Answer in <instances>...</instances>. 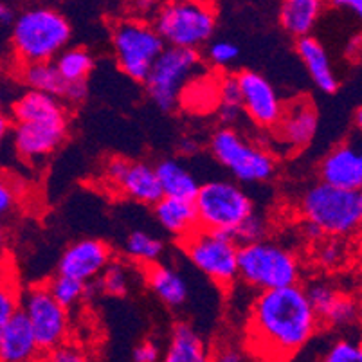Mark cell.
<instances>
[{
	"label": "cell",
	"instance_id": "cell-1",
	"mask_svg": "<svg viewBox=\"0 0 362 362\" xmlns=\"http://www.w3.org/2000/svg\"><path fill=\"white\" fill-rule=\"evenodd\" d=\"M319 327L301 285L258 292L247 317L245 346L262 362H288Z\"/></svg>",
	"mask_w": 362,
	"mask_h": 362
},
{
	"label": "cell",
	"instance_id": "cell-2",
	"mask_svg": "<svg viewBox=\"0 0 362 362\" xmlns=\"http://www.w3.org/2000/svg\"><path fill=\"white\" fill-rule=\"evenodd\" d=\"M299 213L303 222L312 223L322 236L348 240L361 229L362 195L315 182L299 199Z\"/></svg>",
	"mask_w": 362,
	"mask_h": 362
},
{
	"label": "cell",
	"instance_id": "cell-3",
	"mask_svg": "<svg viewBox=\"0 0 362 362\" xmlns=\"http://www.w3.org/2000/svg\"><path fill=\"white\" fill-rule=\"evenodd\" d=\"M71 24L52 8H33L13 22L11 45L21 65L54 62L71 40Z\"/></svg>",
	"mask_w": 362,
	"mask_h": 362
},
{
	"label": "cell",
	"instance_id": "cell-4",
	"mask_svg": "<svg viewBox=\"0 0 362 362\" xmlns=\"http://www.w3.org/2000/svg\"><path fill=\"white\" fill-rule=\"evenodd\" d=\"M301 272L299 256L283 243L265 238L238 247V279L255 291L294 287Z\"/></svg>",
	"mask_w": 362,
	"mask_h": 362
},
{
	"label": "cell",
	"instance_id": "cell-5",
	"mask_svg": "<svg viewBox=\"0 0 362 362\" xmlns=\"http://www.w3.org/2000/svg\"><path fill=\"white\" fill-rule=\"evenodd\" d=\"M151 25L166 47L199 51L215 35L216 13L207 0H164Z\"/></svg>",
	"mask_w": 362,
	"mask_h": 362
},
{
	"label": "cell",
	"instance_id": "cell-6",
	"mask_svg": "<svg viewBox=\"0 0 362 362\" xmlns=\"http://www.w3.org/2000/svg\"><path fill=\"white\" fill-rule=\"evenodd\" d=\"M209 150L238 184H262L274 177L278 164L269 148L249 139L233 127H222L209 139Z\"/></svg>",
	"mask_w": 362,
	"mask_h": 362
},
{
	"label": "cell",
	"instance_id": "cell-7",
	"mask_svg": "<svg viewBox=\"0 0 362 362\" xmlns=\"http://www.w3.org/2000/svg\"><path fill=\"white\" fill-rule=\"evenodd\" d=\"M193 206L200 229L231 236L236 227L255 211V204L242 184L227 179L200 184Z\"/></svg>",
	"mask_w": 362,
	"mask_h": 362
},
{
	"label": "cell",
	"instance_id": "cell-8",
	"mask_svg": "<svg viewBox=\"0 0 362 362\" xmlns=\"http://www.w3.org/2000/svg\"><path fill=\"white\" fill-rule=\"evenodd\" d=\"M164 47V42L146 18H123L112 28V49L117 67L134 81L144 83Z\"/></svg>",
	"mask_w": 362,
	"mask_h": 362
},
{
	"label": "cell",
	"instance_id": "cell-9",
	"mask_svg": "<svg viewBox=\"0 0 362 362\" xmlns=\"http://www.w3.org/2000/svg\"><path fill=\"white\" fill-rule=\"evenodd\" d=\"M200 64L202 58L199 51L164 47L144 80L148 98L159 110H175L177 105L180 103L184 88L193 80Z\"/></svg>",
	"mask_w": 362,
	"mask_h": 362
},
{
	"label": "cell",
	"instance_id": "cell-10",
	"mask_svg": "<svg viewBox=\"0 0 362 362\" xmlns=\"http://www.w3.org/2000/svg\"><path fill=\"white\" fill-rule=\"evenodd\" d=\"M184 255L199 272L222 288H231L238 281V243L227 233L197 229L180 240Z\"/></svg>",
	"mask_w": 362,
	"mask_h": 362
},
{
	"label": "cell",
	"instance_id": "cell-11",
	"mask_svg": "<svg viewBox=\"0 0 362 362\" xmlns=\"http://www.w3.org/2000/svg\"><path fill=\"white\" fill-rule=\"evenodd\" d=\"M21 310L28 317L36 344L44 351V355L69 341L71 334L69 310L54 301L45 283L33 285L22 292Z\"/></svg>",
	"mask_w": 362,
	"mask_h": 362
},
{
	"label": "cell",
	"instance_id": "cell-12",
	"mask_svg": "<svg viewBox=\"0 0 362 362\" xmlns=\"http://www.w3.org/2000/svg\"><path fill=\"white\" fill-rule=\"evenodd\" d=\"M103 180L119 195L144 206H153L163 197L156 168L143 160L110 157L103 166Z\"/></svg>",
	"mask_w": 362,
	"mask_h": 362
},
{
	"label": "cell",
	"instance_id": "cell-13",
	"mask_svg": "<svg viewBox=\"0 0 362 362\" xmlns=\"http://www.w3.org/2000/svg\"><path fill=\"white\" fill-rule=\"evenodd\" d=\"M69 136V116L56 119L16 123L13 128V146L28 163L36 164L54 153Z\"/></svg>",
	"mask_w": 362,
	"mask_h": 362
},
{
	"label": "cell",
	"instance_id": "cell-14",
	"mask_svg": "<svg viewBox=\"0 0 362 362\" xmlns=\"http://www.w3.org/2000/svg\"><path fill=\"white\" fill-rule=\"evenodd\" d=\"M242 96V110L259 128L274 130L283 114V101L265 76L255 71H242L236 74Z\"/></svg>",
	"mask_w": 362,
	"mask_h": 362
},
{
	"label": "cell",
	"instance_id": "cell-15",
	"mask_svg": "<svg viewBox=\"0 0 362 362\" xmlns=\"http://www.w3.org/2000/svg\"><path fill=\"white\" fill-rule=\"evenodd\" d=\"M319 117L314 103L308 98H298L283 107L281 119L272 130L276 143L283 153H296L312 143L317 132Z\"/></svg>",
	"mask_w": 362,
	"mask_h": 362
},
{
	"label": "cell",
	"instance_id": "cell-16",
	"mask_svg": "<svg viewBox=\"0 0 362 362\" xmlns=\"http://www.w3.org/2000/svg\"><path fill=\"white\" fill-rule=\"evenodd\" d=\"M114 259L112 249L103 240L83 238L71 243L58 263V274L90 285L92 279L100 278L105 267Z\"/></svg>",
	"mask_w": 362,
	"mask_h": 362
},
{
	"label": "cell",
	"instance_id": "cell-17",
	"mask_svg": "<svg viewBox=\"0 0 362 362\" xmlns=\"http://www.w3.org/2000/svg\"><path fill=\"white\" fill-rule=\"evenodd\" d=\"M319 182L339 189L361 192L362 187V151L357 143L337 144L319 164Z\"/></svg>",
	"mask_w": 362,
	"mask_h": 362
},
{
	"label": "cell",
	"instance_id": "cell-18",
	"mask_svg": "<svg viewBox=\"0 0 362 362\" xmlns=\"http://www.w3.org/2000/svg\"><path fill=\"white\" fill-rule=\"evenodd\" d=\"M44 351L36 344L24 312L18 310L0 337V362H42Z\"/></svg>",
	"mask_w": 362,
	"mask_h": 362
},
{
	"label": "cell",
	"instance_id": "cell-19",
	"mask_svg": "<svg viewBox=\"0 0 362 362\" xmlns=\"http://www.w3.org/2000/svg\"><path fill=\"white\" fill-rule=\"evenodd\" d=\"M296 51H298L303 65L307 67L308 76H310L319 90L327 92V94L337 92L339 80L335 76L334 65H332L330 56H328L325 45L317 38H314L312 35L299 38L296 42Z\"/></svg>",
	"mask_w": 362,
	"mask_h": 362
},
{
	"label": "cell",
	"instance_id": "cell-20",
	"mask_svg": "<svg viewBox=\"0 0 362 362\" xmlns=\"http://www.w3.org/2000/svg\"><path fill=\"white\" fill-rule=\"evenodd\" d=\"M144 278L153 294L170 308H180L189 298L187 281L177 269L166 263L144 267Z\"/></svg>",
	"mask_w": 362,
	"mask_h": 362
},
{
	"label": "cell",
	"instance_id": "cell-21",
	"mask_svg": "<svg viewBox=\"0 0 362 362\" xmlns=\"http://www.w3.org/2000/svg\"><path fill=\"white\" fill-rule=\"evenodd\" d=\"M153 215L164 231L175 236L177 240H184L199 229L197 213L193 202L170 197H160L153 204Z\"/></svg>",
	"mask_w": 362,
	"mask_h": 362
},
{
	"label": "cell",
	"instance_id": "cell-22",
	"mask_svg": "<svg viewBox=\"0 0 362 362\" xmlns=\"http://www.w3.org/2000/svg\"><path fill=\"white\" fill-rule=\"evenodd\" d=\"M325 11V0H281L279 25L294 38L310 36Z\"/></svg>",
	"mask_w": 362,
	"mask_h": 362
},
{
	"label": "cell",
	"instance_id": "cell-23",
	"mask_svg": "<svg viewBox=\"0 0 362 362\" xmlns=\"http://www.w3.org/2000/svg\"><path fill=\"white\" fill-rule=\"evenodd\" d=\"M209 358L211 351L199 332L187 322H177L160 362H209Z\"/></svg>",
	"mask_w": 362,
	"mask_h": 362
},
{
	"label": "cell",
	"instance_id": "cell-24",
	"mask_svg": "<svg viewBox=\"0 0 362 362\" xmlns=\"http://www.w3.org/2000/svg\"><path fill=\"white\" fill-rule=\"evenodd\" d=\"M153 168H156V175L159 180L163 197L187 200V202L195 200L200 182L180 160L164 159Z\"/></svg>",
	"mask_w": 362,
	"mask_h": 362
},
{
	"label": "cell",
	"instance_id": "cell-25",
	"mask_svg": "<svg viewBox=\"0 0 362 362\" xmlns=\"http://www.w3.org/2000/svg\"><path fill=\"white\" fill-rule=\"evenodd\" d=\"M69 116L67 107L62 100L44 92H24L11 107V117L16 123H35V121L56 119Z\"/></svg>",
	"mask_w": 362,
	"mask_h": 362
},
{
	"label": "cell",
	"instance_id": "cell-26",
	"mask_svg": "<svg viewBox=\"0 0 362 362\" xmlns=\"http://www.w3.org/2000/svg\"><path fill=\"white\" fill-rule=\"evenodd\" d=\"M21 80L28 87V90L44 92V94L54 96L58 100L64 98L65 87H67L52 62L21 65Z\"/></svg>",
	"mask_w": 362,
	"mask_h": 362
},
{
	"label": "cell",
	"instance_id": "cell-27",
	"mask_svg": "<svg viewBox=\"0 0 362 362\" xmlns=\"http://www.w3.org/2000/svg\"><path fill=\"white\" fill-rule=\"evenodd\" d=\"M52 64L56 71L60 72L65 83H74V81H87L88 74L94 69V58L87 49L71 47L64 49Z\"/></svg>",
	"mask_w": 362,
	"mask_h": 362
},
{
	"label": "cell",
	"instance_id": "cell-28",
	"mask_svg": "<svg viewBox=\"0 0 362 362\" xmlns=\"http://www.w3.org/2000/svg\"><path fill=\"white\" fill-rule=\"evenodd\" d=\"M124 255L143 267L153 265L163 258L164 243L163 240L146 231H134L124 242Z\"/></svg>",
	"mask_w": 362,
	"mask_h": 362
},
{
	"label": "cell",
	"instance_id": "cell-29",
	"mask_svg": "<svg viewBox=\"0 0 362 362\" xmlns=\"http://www.w3.org/2000/svg\"><path fill=\"white\" fill-rule=\"evenodd\" d=\"M216 94H218V117L223 127H231L238 123L242 117V96L236 74L222 76L216 81Z\"/></svg>",
	"mask_w": 362,
	"mask_h": 362
},
{
	"label": "cell",
	"instance_id": "cell-30",
	"mask_svg": "<svg viewBox=\"0 0 362 362\" xmlns=\"http://www.w3.org/2000/svg\"><path fill=\"white\" fill-rule=\"evenodd\" d=\"M358 315H361L358 299L350 292L341 291L328 310L321 315L319 322L332 328H350L357 325Z\"/></svg>",
	"mask_w": 362,
	"mask_h": 362
},
{
	"label": "cell",
	"instance_id": "cell-31",
	"mask_svg": "<svg viewBox=\"0 0 362 362\" xmlns=\"http://www.w3.org/2000/svg\"><path fill=\"white\" fill-rule=\"evenodd\" d=\"M351 251L346 238H335V236H325L315 242L314 259L325 271H341L350 259Z\"/></svg>",
	"mask_w": 362,
	"mask_h": 362
},
{
	"label": "cell",
	"instance_id": "cell-32",
	"mask_svg": "<svg viewBox=\"0 0 362 362\" xmlns=\"http://www.w3.org/2000/svg\"><path fill=\"white\" fill-rule=\"evenodd\" d=\"M45 285H47L49 292L54 298V301L60 307H64L65 310H71V308L78 307L88 294V285L78 281V279L67 278V276H54Z\"/></svg>",
	"mask_w": 362,
	"mask_h": 362
},
{
	"label": "cell",
	"instance_id": "cell-33",
	"mask_svg": "<svg viewBox=\"0 0 362 362\" xmlns=\"http://www.w3.org/2000/svg\"><path fill=\"white\" fill-rule=\"evenodd\" d=\"M130 269L119 259H112L98 278V288L112 298H124L130 291Z\"/></svg>",
	"mask_w": 362,
	"mask_h": 362
},
{
	"label": "cell",
	"instance_id": "cell-34",
	"mask_svg": "<svg viewBox=\"0 0 362 362\" xmlns=\"http://www.w3.org/2000/svg\"><path fill=\"white\" fill-rule=\"evenodd\" d=\"M22 288L11 278L8 271H0V337L4 334L8 322L21 310Z\"/></svg>",
	"mask_w": 362,
	"mask_h": 362
},
{
	"label": "cell",
	"instance_id": "cell-35",
	"mask_svg": "<svg viewBox=\"0 0 362 362\" xmlns=\"http://www.w3.org/2000/svg\"><path fill=\"white\" fill-rule=\"evenodd\" d=\"M267 233H269V223L263 218L262 215H258L256 211H252L251 215L247 216L242 223L235 229L233 233V240L240 245H247V243H256L262 242L267 238Z\"/></svg>",
	"mask_w": 362,
	"mask_h": 362
},
{
	"label": "cell",
	"instance_id": "cell-36",
	"mask_svg": "<svg viewBox=\"0 0 362 362\" xmlns=\"http://www.w3.org/2000/svg\"><path fill=\"white\" fill-rule=\"evenodd\" d=\"M319 362H362V346L355 339H339L322 354Z\"/></svg>",
	"mask_w": 362,
	"mask_h": 362
},
{
	"label": "cell",
	"instance_id": "cell-37",
	"mask_svg": "<svg viewBox=\"0 0 362 362\" xmlns=\"http://www.w3.org/2000/svg\"><path fill=\"white\" fill-rule=\"evenodd\" d=\"M18 195L21 192L15 180L9 179L6 173H0V223H4L13 215L18 204Z\"/></svg>",
	"mask_w": 362,
	"mask_h": 362
},
{
	"label": "cell",
	"instance_id": "cell-38",
	"mask_svg": "<svg viewBox=\"0 0 362 362\" xmlns=\"http://www.w3.org/2000/svg\"><path fill=\"white\" fill-rule=\"evenodd\" d=\"M238 56L240 49L238 45L233 44V42H213V44L207 47V58H209V62H211L215 67H227V65H231Z\"/></svg>",
	"mask_w": 362,
	"mask_h": 362
},
{
	"label": "cell",
	"instance_id": "cell-39",
	"mask_svg": "<svg viewBox=\"0 0 362 362\" xmlns=\"http://www.w3.org/2000/svg\"><path fill=\"white\" fill-rule=\"evenodd\" d=\"M42 362H90V358H88L87 351L83 348L76 346V344L67 341L62 346L45 354Z\"/></svg>",
	"mask_w": 362,
	"mask_h": 362
},
{
	"label": "cell",
	"instance_id": "cell-40",
	"mask_svg": "<svg viewBox=\"0 0 362 362\" xmlns=\"http://www.w3.org/2000/svg\"><path fill=\"white\" fill-rule=\"evenodd\" d=\"M163 351L156 341L146 339L134 350V362H160Z\"/></svg>",
	"mask_w": 362,
	"mask_h": 362
},
{
	"label": "cell",
	"instance_id": "cell-41",
	"mask_svg": "<svg viewBox=\"0 0 362 362\" xmlns=\"http://www.w3.org/2000/svg\"><path fill=\"white\" fill-rule=\"evenodd\" d=\"M87 81H74V83H67L62 101L67 105H80L87 100Z\"/></svg>",
	"mask_w": 362,
	"mask_h": 362
},
{
	"label": "cell",
	"instance_id": "cell-42",
	"mask_svg": "<svg viewBox=\"0 0 362 362\" xmlns=\"http://www.w3.org/2000/svg\"><path fill=\"white\" fill-rule=\"evenodd\" d=\"M209 362H243V354L236 346H222L211 355Z\"/></svg>",
	"mask_w": 362,
	"mask_h": 362
},
{
	"label": "cell",
	"instance_id": "cell-43",
	"mask_svg": "<svg viewBox=\"0 0 362 362\" xmlns=\"http://www.w3.org/2000/svg\"><path fill=\"white\" fill-rule=\"evenodd\" d=\"M163 2L164 0H132V6L139 15H156Z\"/></svg>",
	"mask_w": 362,
	"mask_h": 362
},
{
	"label": "cell",
	"instance_id": "cell-44",
	"mask_svg": "<svg viewBox=\"0 0 362 362\" xmlns=\"http://www.w3.org/2000/svg\"><path fill=\"white\" fill-rule=\"evenodd\" d=\"M335 9H344L354 15H362V0H328Z\"/></svg>",
	"mask_w": 362,
	"mask_h": 362
},
{
	"label": "cell",
	"instance_id": "cell-45",
	"mask_svg": "<svg viewBox=\"0 0 362 362\" xmlns=\"http://www.w3.org/2000/svg\"><path fill=\"white\" fill-rule=\"evenodd\" d=\"M9 128H11V119L8 116H4L2 112H0V143L4 141V137L8 136Z\"/></svg>",
	"mask_w": 362,
	"mask_h": 362
},
{
	"label": "cell",
	"instance_id": "cell-46",
	"mask_svg": "<svg viewBox=\"0 0 362 362\" xmlns=\"http://www.w3.org/2000/svg\"><path fill=\"white\" fill-rule=\"evenodd\" d=\"M11 21H13L11 9H9L6 4H2V2H0V25L9 24Z\"/></svg>",
	"mask_w": 362,
	"mask_h": 362
},
{
	"label": "cell",
	"instance_id": "cell-47",
	"mask_svg": "<svg viewBox=\"0 0 362 362\" xmlns=\"http://www.w3.org/2000/svg\"><path fill=\"white\" fill-rule=\"evenodd\" d=\"M179 148L184 151V153H186V156H192L193 151H197V144L192 143L189 139H184L182 143H180Z\"/></svg>",
	"mask_w": 362,
	"mask_h": 362
},
{
	"label": "cell",
	"instance_id": "cell-48",
	"mask_svg": "<svg viewBox=\"0 0 362 362\" xmlns=\"http://www.w3.org/2000/svg\"><path fill=\"white\" fill-rule=\"evenodd\" d=\"M2 249H4V233L0 229V255H2Z\"/></svg>",
	"mask_w": 362,
	"mask_h": 362
},
{
	"label": "cell",
	"instance_id": "cell-49",
	"mask_svg": "<svg viewBox=\"0 0 362 362\" xmlns=\"http://www.w3.org/2000/svg\"><path fill=\"white\" fill-rule=\"evenodd\" d=\"M0 107H2V94H0Z\"/></svg>",
	"mask_w": 362,
	"mask_h": 362
}]
</instances>
